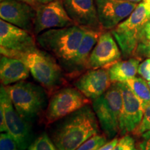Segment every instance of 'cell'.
Here are the masks:
<instances>
[{"mask_svg": "<svg viewBox=\"0 0 150 150\" xmlns=\"http://www.w3.org/2000/svg\"><path fill=\"white\" fill-rule=\"evenodd\" d=\"M52 134V140L59 150H76L99 133V122L89 104L64 117Z\"/></svg>", "mask_w": 150, "mask_h": 150, "instance_id": "1", "label": "cell"}, {"mask_svg": "<svg viewBox=\"0 0 150 150\" xmlns=\"http://www.w3.org/2000/svg\"><path fill=\"white\" fill-rule=\"evenodd\" d=\"M1 54L23 61L34 79L47 91H54L63 82V72L56 58L37 47L24 52L1 51Z\"/></svg>", "mask_w": 150, "mask_h": 150, "instance_id": "2", "label": "cell"}, {"mask_svg": "<svg viewBox=\"0 0 150 150\" xmlns=\"http://www.w3.org/2000/svg\"><path fill=\"white\" fill-rule=\"evenodd\" d=\"M86 30L76 24L48 29L37 35L36 41L43 50L52 54L67 70L83 39Z\"/></svg>", "mask_w": 150, "mask_h": 150, "instance_id": "3", "label": "cell"}, {"mask_svg": "<svg viewBox=\"0 0 150 150\" xmlns=\"http://www.w3.org/2000/svg\"><path fill=\"white\" fill-rule=\"evenodd\" d=\"M92 107L101 129L109 139L120 133V119L122 107V93L119 82L112 83L107 91L94 99Z\"/></svg>", "mask_w": 150, "mask_h": 150, "instance_id": "4", "label": "cell"}, {"mask_svg": "<svg viewBox=\"0 0 150 150\" xmlns=\"http://www.w3.org/2000/svg\"><path fill=\"white\" fill-rule=\"evenodd\" d=\"M149 17L142 1L126 20L110 31L125 59L134 57L140 42L142 28Z\"/></svg>", "mask_w": 150, "mask_h": 150, "instance_id": "5", "label": "cell"}, {"mask_svg": "<svg viewBox=\"0 0 150 150\" xmlns=\"http://www.w3.org/2000/svg\"><path fill=\"white\" fill-rule=\"evenodd\" d=\"M17 111L25 120L38 115L46 104V95L40 86L21 81L4 86Z\"/></svg>", "mask_w": 150, "mask_h": 150, "instance_id": "6", "label": "cell"}, {"mask_svg": "<svg viewBox=\"0 0 150 150\" xmlns=\"http://www.w3.org/2000/svg\"><path fill=\"white\" fill-rule=\"evenodd\" d=\"M90 99L77 88H64L52 95L47 108L45 119L47 124L54 123L86 105Z\"/></svg>", "mask_w": 150, "mask_h": 150, "instance_id": "7", "label": "cell"}, {"mask_svg": "<svg viewBox=\"0 0 150 150\" xmlns=\"http://www.w3.org/2000/svg\"><path fill=\"white\" fill-rule=\"evenodd\" d=\"M0 106L4 113L7 133L15 140L20 150L27 149L31 143V133L29 124L17 111L4 86L0 88Z\"/></svg>", "mask_w": 150, "mask_h": 150, "instance_id": "8", "label": "cell"}, {"mask_svg": "<svg viewBox=\"0 0 150 150\" xmlns=\"http://www.w3.org/2000/svg\"><path fill=\"white\" fill-rule=\"evenodd\" d=\"M74 25L62 0H53L36 8L33 32L38 35L46 30Z\"/></svg>", "mask_w": 150, "mask_h": 150, "instance_id": "9", "label": "cell"}, {"mask_svg": "<svg viewBox=\"0 0 150 150\" xmlns=\"http://www.w3.org/2000/svg\"><path fill=\"white\" fill-rule=\"evenodd\" d=\"M122 93V107L120 119V134L125 136L136 130L141 122L143 102L131 91L126 82L120 83Z\"/></svg>", "mask_w": 150, "mask_h": 150, "instance_id": "10", "label": "cell"}, {"mask_svg": "<svg viewBox=\"0 0 150 150\" xmlns=\"http://www.w3.org/2000/svg\"><path fill=\"white\" fill-rule=\"evenodd\" d=\"M101 26L112 29L132 13L138 3L126 0H95Z\"/></svg>", "mask_w": 150, "mask_h": 150, "instance_id": "11", "label": "cell"}, {"mask_svg": "<svg viewBox=\"0 0 150 150\" xmlns=\"http://www.w3.org/2000/svg\"><path fill=\"white\" fill-rule=\"evenodd\" d=\"M121 55V51L111 32L103 31L90 55L88 69L109 67L120 59Z\"/></svg>", "mask_w": 150, "mask_h": 150, "instance_id": "12", "label": "cell"}, {"mask_svg": "<svg viewBox=\"0 0 150 150\" xmlns=\"http://www.w3.org/2000/svg\"><path fill=\"white\" fill-rule=\"evenodd\" d=\"M67 14L74 24L84 29L103 31L95 0H63Z\"/></svg>", "mask_w": 150, "mask_h": 150, "instance_id": "13", "label": "cell"}, {"mask_svg": "<svg viewBox=\"0 0 150 150\" xmlns=\"http://www.w3.org/2000/svg\"><path fill=\"white\" fill-rule=\"evenodd\" d=\"M36 9L20 0H4L0 4L1 20L31 32L34 28Z\"/></svg>", "mask_w": 150, "mask_h": 150, "instance_id": "14", "label": "cell"}, {"mask_svg": "<svg viewBox=\"0 0 150 150\" xmlns=\"http://www.w3.org/2000/svg\"><path fill=\"white\" fill-rule=\"evenodd\" d=\"M36 47L31 32L13 24L0 20V50L1 51L24 52Z\"/></svg>", "mask_w": 150, "mask_h": 150, "instance_id": "15", "label": "cell"}, {"mask_svg": "<svg viewBox=\"0 0 150 150\" xmlns=\"http://www.w3.org/2000/svg\"><path fill=\"white\" fill-rule=\"evenodd\" d=\"M111 84L108 70L98 68L91 69L82 74L74 86L87 98L94 100L102 95Z\"/></svg>", "mask_w": 150, "mask_h": 150, "instance_id": "16", "label": "cell"}, {"mask_svg": "<svg viewBox=\"0 0 150 150\" xmlns=\"http://www.w3.org/2000/svg\"><path fill=\"white\" fill-rule=\"evenodd\" d=\"M102 32L103 31L86 29L83 39L66 70L71 74L88 69L90 55Z\"/></svg>", "mask_w": 150, "mask_h": 150, "instance_id": "17", "label": "cell"}, {"mask_svg": "<svg viewBox=\"0 0 150 150\" xmlns=\"http://www.w3.org/2000/svg\"><path fill=\"white\" fill-rule=\"evenodd\" d=\"M30 70L21 60L1 55L0 59L1 83L6 86L21 81L29 76Z\"/></svg>", "mask_w": 150, "mask_h": 150, "instance_id": "18", "label": "cell"}, {"mask_svg": "<svg viewBox=\"0 0 150 150\" xmlns=\"http://www.w3.org/2000/svg\"><path fill=\"white\" fill-rule=\"evenodd\" d=\"M137 58H129L124 61H118L108 67V71L112 83H124L134 78L140 65Z\"/></svg>", "mask_w": 150, "mask_h": 150, "instance_id": "19", "label": "cell"}, {"mask_svg": "<svg viewBox=\"0 0 150 150\" xmlns=\"http://www.w3.org/2000/svg\"><path fill=\"white\" fill-rule=\"evenodd\" d=\"M126 83L130 87L131 91L143 103L150 101V88L147 81L143 78L136 77L127 81Z\"/></svg>", "mask_w": 150, "mask_h": 150, "instance_id": "20", "label": "cell"}, {"mask_svg": "<svg viewBox=\"0 0 150 150\" xmlns=\"http://www.w3.org/2000/svg\"><path fill=\"white\" fill-rule=\"evenodd\" d=\"M27 150H59L47 134L45 133L33 140L30 144Z\"/></svg>", "mask_w": 150, "mask_h": 150, "instance_id": "21", "label": "cell"}, {"mask_svg": "<svg viewBox=\"0 0 150 150\" xmlns=\"http://www.w3.org/2000/svg\"><path fill=\"white\" fill-rule=\"evenodd\" d=\"M107 138L104 135L96 134L83 142L76 150H97L106 143Z\"/></svg>", "mask_w": 150, "mask_h": 150, "instance_id": "22", "label": "cell"}, {"mask_svg": "<svg viewBox=\"0 0 150 150\" xmlns=\"http://www.w3.org/2000/svg\"><path fill=\"white\" fill-rule=\"evenodd\" d=\"M144 112L143 117L139 126L134 131V134L141 136L144 133L150 131V101L143 103Z\"/></svg>", "mask_w": 150, "mask_h": 150, "instance_id": "23", "label": "cell"}, {"mask_svg": "<svg viewBox=\"0 0 150 150\" xmlns=\"http://www.w3.org/2000/svg\"><path fill=\"white\" fill-rule=\"evenodd\" d=\"M112 150H139L136 147V142L133 137L127 134L118 140Z\"/></svg>", "mask_w": 150, "mask_h": 150, "instance_id": "24", "label": "cell"}, {"mask_svg": "<svg viewBox=\"0 0 150 150\" xmlns=\"http://www.w3.org/2000/svg\"><path fill=\"white\" fill-rule=\"evenodd\" d=\"M0 150H20V149L10 134L2 132L0 135Z\"/></svg>", "mask_w": 150, "mask_h": 150, "instance_id": "25", "label": "cell"}, {"mask_svg": "<svg viewBox=\"0 0 150 150\" xmlns=\"http://www.w3.org/2000/svg\"><path fill=\"white\" fill-rule=\"evenodd\" d=\"M134 57L137 58L140 61L145 58L150 57V40L141 42L138 44L135 51Z\"/></svg>", "mask_w": 150, "mask_h": 150, "instance_id": "26", "label": "cell"}, {"mask_svg": "<svg viewBox=\"0 0 150 150\" xmlns=\"http://www.w3.org/2000/svg\"><path fill=\"white\" fill-rule=\"evenodd\" d=\"M138 73L142 78L149 81H150V59H145L139 65L138 69Z\"/></svg>", "mask_w": 150, "mask_h": 150, "instance_id": "27", "label": "cell"}, {"mask_svg": "<svg viewBox=\"0 0 150 150\" xmlns=\"http://www.w3.org/2000/svg\"><path fill=\"white\" fill-rule=\"evenodd\" d=\"M143 141L140 142L138 145L139 150H150V131L144 133L141 135Z\"/></svg>", "mask_w": 150, "mask_h": 150, "instance_id": "28", "label": "cell"}, {"mask_svg": "<svg viewBox=\"0 0 150 150\" xmlns=\"http://www.w3.org/2000/svg\"><path fill=\"white\" fill-rule=\"evenodd\" d=\"M148 40H150V17L142 28L140 42Z\"/></svg>", "mask_w": 150, "mask_h": 150, "instance_id": "29", "label": "cell"}, {"mask_svg": "<svg viewBox=\"0 0 150 150\" xmlns=\"http://www.w3.org/2000/svg\"><path fill=\"white\" fill-rule=\"evenodd\" d=\"M20 1H23V2L31 6L33 8L36 9L40 6L47 4L50 1H53V0H20Z\"/></svg>", "mask_w": 150, "mask_h": 150, "instance_id": "30", "label": "cell"}, {"mask_svg": "<svg viewBox=\"0 0 150 150\" xmlns=\"http://www.w3.org/2000/svg\"><path fill=\"white\" fill-rule=\"evenodd\" d=\"M0 131L1 132H6L7 133V127L6 125L4 113V110L2 106H0Z\"/></svg>", "mask_w": 150, "mask_h": 150, "instance_id": "31", "label": "cell"}, {"mask_svg": "<svg viewBox=\"0 0 150 150\" xmlns=\"http://www.w3.org/2000/svg\"><path fill=\"white\" fill-rule=\"evenodd\" d=\"M118 140H119V139L117 138H112L110 141L106 142L105 145H103L100 148H99L97 150H112L113 149V147L116 145V144L117 143Z\"/></svg>", "mask_w": 150, "mask_h": 150, "instance_id": "32", "label": "cell"}, {"mask_svg": "<svg viewBox=\"0 0 150 150\" xmlns=\"http://www.w3.org/2000/svg\"><path fill=\"white\" fill-rule=\"evenodd\" d=\"M143 2L145 4V8L147 9V13L150 16V0H143Z\"/></svg>", "mask_w": 150, "mask_h": 150, "instance_id": "33", "label": "cell"}, {"mask_svg": "<svg viewBox=\"0 0 150 150\" xmlns=\"http://www.w3.org/2000/svg\"><path fill=\"white\" fill-rule=\"evenodd\" d=\"M126 1H131V2H134V3H140L141 2L142 0H126Z\"/></svg>", "mask_w": 150, "mask_h": 150, "instance_id": "34", "label": "cell"}, {"mask_svg": "<svg viewBox=\"0 0 150 150\" xmlns=\"http://www.w3.org/2000/svg\"><path fill=\"white\" fill-rule=\"evenodd\" d=\"M148 85H149V88H150V81H148Z\"/></svg>", "mask_w": 150, "mask_h": 150, "instance_id": "35", "label": "cell"}, {"mask_svg": "<svg viewBox=\"0 0 150 150\" xmlns=\"http://www.w3.org/2000/svg\"><path fill=\"white\" fill-rule=\"evenodd\" d=\"M4 1V0H1V1Z\"/></svg>", "mask_w": 150, "mask_h": 150, "instance_id": "36", "label": "cell"}]
</instances>
